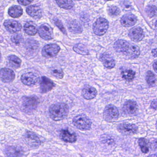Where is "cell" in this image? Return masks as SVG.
Returning a JSON list of instances; mask_svg holds the SVG:
<instances>
[{
	"label": "cell",
	"mask_w": 157,
	"mask_h": 157,
	"mask_svg": "<svg viewBox=\"0 0 157 157\" xmlns=\"http://www.w3.org/2000/svg\"><path fill=\"white\" fill-rule=\"evenodd\" d=\"M0 77L1 80L5 83L12 82L15 78L14 71L7 68H2L0 71Z\"/></svg>",
	"instance_id": "9a60e30c"
},
{
	"label": "cell",
	"mask_w": 157,
	"mask_h": 157,
	"mask_svg": "<svg viewBox=\"0 0 157 157\" xmlns=\"http://www.w3.org/2000/svg\"><path fill=\"white\" fill-rule=\"evenodd\" d=\"M121 75L124 79L127 81H131L135 78L136 72L131 69H125L121 71Z\"/></svg>",
	"instance_id": "83f0119b"
},
{
	"label": "cell",
	"mask_w": 157,
	"mask_h": 157,
	"mask_svg": "<svg viewBox=\"0 0 157 157\" xmlns=\"http://www.w3.org/2000/svg\"><path fill=\"white\" fill-rule=\"evenodd\" d=\"M113 47L117 53L128 59L137 58L140 55L138 47L126 40H117L114 44Z\"/></svg>",
	"instance_id": "6da1fadb"
},
{
	"label": "cell",
	"mask_w": 157,
	"mask_h": 157,
	"mask_svg": "<svg viewBox=\"0 0 157 157\" xmlns=\"http://www.w3.org/2000/svg\"><path fill=\"white\" fill-rule=\"evenodd\" d=\"M145 12L150 18L155 17L157 15V8L154 5H148L145 9Z\"/></svg>",
	"instance_id": "d6a6232c"
},
{
	"label": "cell",
	"mask_w": 157,
	"mask_h": 157,
	"mask_svg": "<svg viewBox=\"0 0 157 157\" xmlns=\"http://www.w3.org/2000/svg\"><path fill=\"white\" fill-rule=\"evenodd\" d=\"M38 33L40 37L44 40H50L54 38L53 28L48 24H44L40 25Z\"/></svg>",
	"instance_id": "9c48e42d"
},
{
	"label": "cell",
	"mask_w": 157,
	"mask_h": 157,
	"mask_svg": "<svg viewBox=\"0 0 157 157\" xmlns=\"http://www.w3.org/2000/svg\"><path fill=\"white\" fill-rule=\"evenodd\" d=\"M117 108L113 105H108L105 108L103 112L104 119L108 122H114L119 117Z\"/></svg>",
	"instance_id": "8992f818"
},
{
	"label": "cell",
	"mask_w": 157,
	"mask_h": 157,
	"mask_svg": "<svg viewBox=\"0 0 157 157\" xmlns=\"http://www.w3.org/2000/svg\"><path fill=\"white\" fill-rule=\"evenodd\" d=\"M69 112L68 105L64 103L55 104L49 107V115L55 121L63 120L67 116Z\"/></svg>",
	"instance_id": "7a4b0ae2"
},
{
	"label": "cell",
	"mask_w": 157,
	"mask_h": 157,
	"mask_svg": "<svg viewBox=\"0 0 157 157\" xmlns=\"http://www.w3.org/2000/svg\"><path fill=\"white\" fill-rule=\"evenodd\" d=\"M151 54L152 56L155 57H157V48H154L151 51Z\"/></svg>",
	"instance_id": "60d3db41"
},
{
	"label": "cell",
	"mask_w": 157,
	"mask_h": 157,
	"mask_svg": "<svg viewBox=\"0 0 157 157\" xmlns=\"http://www.w3.org/2000/svg\"><path fill=\"white\" fill-rule=\"evenodd\" d=\"M153 68L155 72L157 73V61H155V62H154V63H153Z\"/></svg>",
	"instance_id": "b9f144b4"
},
{
	"label": "cell",
	"mask_w": 157,
	"mask_h": 157,
	"mask_svg": "<svg viewBox=\"0 0 157 157\" xmlns=\"http://www.w3.org/2000/svg\"><path fill=\"white\" fill-rule=\"evenodd\" d=\"M138 127L134 124H121L117 126V129L121 134L126 136L135 135L138 131Z\"/></svg>",
	"instance_id": "30bf717a"
},
{
	"label": "cell",
	"mask_w": 157,
	"mask_h": 157,
	"mask_svg": "<svg viewBox=\"0 0 157 157\" xmlns=\"http://www.w3.org/2000/svg\"><path fill=\"white\" fill-rule=\"evenodd\" d=\"M151 106L153 109L157 110V100H155L151 102Z\"/></svg>",
	"instance_id": "ab89813d"
},
{
	"label": "cell",
	"mask_w": 157,
	"mask_h": 157,
	"mask_svg": "<svg viewBox=\"0 0 157 157\" xmlns=\"http://www.w3.org/2000/svg\"><path fill=\"white\" fill-rule=\"evenodd\" d=\"M11 40L13 44L19 45L22 43L24 39L22 35L21 34L15 33L12 36Z\"/></svg>",
	"instance_id": "d590c367"
},
{
	"label": "cell",
	"mask_w": 157,
	"mask_h": 157,
	"mask_svg": "<svg viewBox=\"0 0 157 157\" xmlns=\"http://www.w3.org/2000/svg\"><path fill=\"white\" fill-rule=\"evenodd\" d=\"M39 99L36 96H31L25 97L22 101L23 111L26 113H31L34 111L39 104Z\"/></svg>",
	"instance_id": "277c9868"
},
{
	"label": "cell",
	"mask_w": 157,
	"mask_h": 157,
	"mask_svg": "<svg viewBox=\"0 0 157 157\" xmlns=\"http://www.w3.org/2000/svg\"><path fill=\"white\" fill-rule=\"evenodd\" d=\"M101 60L106 68L111 69L114 67L116 63L114 59L109 54L104 53L101 56Z\"/></svg>",
	"instance_id": "44dd1931"
},
{
	"label": "cell",
	"mask_w": 157,
	"mask_h": 157,
	"mask_svg": "<svg viewBox=\"0 0 157 157\" xmlns=\"http://www.w3.org/2000/svg\"><path fill=\"white\" fill-rule=\"evenodd\" d=\"M155 26H156V28H157V21L155 23Z\"/></svg>",
	"instance_id": "ee69618b"
},
{
	"label": "cell",
	"mask_w": 157,
	"mask_h": 157,
	"mask_svg": "<svg viewBox=\"0 0 157 157\" xmlns=\"http://www.w3.org/2000/svg\"><path fill=\"white\" fill-rule=\"evenodd\" d=\"M151 146L153 149L157 150V140H153L151 143Z\"/></svg>",
	"instance_id": "f35d334b"
},
{
	"label": "cell",
	"mask_w": 157,
	"mask_h": 157,
	"mask_svg": "<svg viewBox=\"0 0 157 157\" xmlns=\"http://www.w3.org/2000/svg\"><path fill=\"white\" fill-rule=\"evenodd\" d=\"M60 48L56 44L46 45L42 49V56L46 58H50L56 56L59 53Z\"/></svg>",
	"instance_id": "52a82bcc"
},
{
	"label": "cell",
	"mask_w": 157,
	"mask_h": 157,
	"mask_svg": "<svg viewBox=\"0 0 157 157\" xmlns=\"http://www.w3.org/2000/svg\"><path fill=\"white\" fill-rule=\"evenodd\" d=\"M148 157H157V155H156V154H151Z\"/></svg>",
	"instance_id": "7bdbcfd3"
},
{
	"label": "cell",
	"mask_w": 157,
	"mask_h": 157,
	"mask_svg": "<svg viewBox=\"0 0 157 157\" xmlns=\"http://www.w3.org/2000/svg\"><path fill=\"white\" fill-rule=\"evenodd\" d=\"M8 65L14 69H17L21 67V60L17 56L11 55L7 58Z\"/></svg>",
	"instance_id": "d4e9b609"
},
{
	"label": "cell",
	"mask_w": 157,
	"mask_h": 157,
	"mask_svg": "<svg viewBox=\"0 0 157 157\" xmlns=\"http://www.w3.org/2000/svg\"><path fill=\"white\" fill-rule=\"evenodd\" d=\"M128 35L132 41L138 43L141 41L144 38V33L142 28L140 27H135L129 30Z\"/></svg>",
	"instance_id": "8fae6325"
},
{
	"label": "cell",
	"mask_w": 157,
	"mask_h": 157,
	"mask_svg": "<svg viewBox=\"0 0 157 157\" xmlns=\"http://www.w3.org/2000/svg\"><path fill=\"white\" fill-rule=\"evenodd\" d=\"M51 75L57 78L61 79L64 77V72L61 69L58 67L51 68L50 70Z\"/></svg>",
	"instance_id": "836d02e7"
},
{
	"label": "cell",
	"mask_w": 157,
	"mask_h": 157,
	"mask_svg": "<svg viewBox=\"0 0 157 157\" xmlns=\"http://www.w3.org/2000/svg\"><path fill=\"white\" fill-rule=\"evenodd\" d=\"M24 31L25 33L30 36H33L38 32L37 26L34 22L29 21L26 22L24 26Z\"/></svg>",
	"instance_id": "cb8c5ba5"
},
{
	"label": "cell",
	"mask_w": 157,
	"mask_h": 157,
	"mask_svg": "<svg viewBox=\"0 0 157 157\" xmlns=\"http://www.w3.org/2000/svg\"><path fill=\"white\" fill-rule=\"evenodd\" d=\"M146 81L150 87H154L156 84V79L155 75L151 71H148L146 74Z\"/></svg>",
	"instance_id": "f546056e"
},
{
	"label": "cell",
	"mask_w": 157,
	"mask_h": 157,
	"mask_svg": "<svg viewBox=\"0 0 157 157\" xmlns=\"http://www.w3.org/2000/svg\"><path fill=\"white\" fill-rule=\"evenodd\" d=\"M33 1H18V2L19 4L21 5H23V6H27V5H29L31 4L32 2H33Z\"/></svg>",
	"instance_id": "74e56055"
},
{
	"label": "cell",
	"mask_w": 157,
	"mask_h": 157,
	"mask_svg": "<svg viewBox=\"0 0 157 157\" xmlns=\"http://www.w3.org/2000/svg\"><path fill=\"white\" fill-rule=\"evenodd\" d=\"M57 5L60 8L65 10H69L72 9L74 6V3L72 1H56Z\"/></svg>",
	"instance_id": "4dcf8cb0"
},
{
	"label": "cell",
	"mask_w": 157,
	"mask_h": 157,
	"mask_svg": "<svg viewBox=\"0 0 157 157\" xmlns=\"http://www.w3.org/2000/svg\"><path fill=\"white\" fill-rule=\"evenodd\" d=\"M72 123L78 129L83 131L89 130L91 128L92 122L90 119L83 114L78 115L73 118Z\"/></svg>",
	"instance_id": "3957f363"
},
{
	"label": "cell",
	"mask_w": 157,
	"mask_h": 157,
	"mask_svg": "<svg viewBox=\"0 0 157 157\" xmlns=\"http://www.w3.org/2000/svg\"><path fill=\"white\" fill-rule=\"evenodd\" d=\"M82 97L86 100L94 99L97 94V91L94 87L89 85L85 86L82 91Z\"/></svg>",
	"instance_id": "ffe728a7"
},
{
	"label": "cell",
	"mask_w": 157,
	"mask_h": 157,
	"mask_svg": "<svg viewBox=\"0 0 157 157\" xmlns=\"http://www.w3.org/2000/svg\"><path fill=\"white\" fill-rule=\"evenodd\" d=\"M3 25L7 31L12 33L20 32L22 28L21 24L14 20H6L4 21Z\"/></svg>",
	"instance_id": "4fadbf2b"
},
{
	"label": "cell",
	"mask_w": 157,
	"mask_h": 157,
	"mask_svg": "<svg viewBox=\"0 0 157 157\" xmlns=\"http://www.w3.org/2000/svg\"><path fill=\"white\" fill-rule=\"evenodd\" d=\"M108 13L110 16L115 17L118 16L121 11L120 9L115 6H110L108 8Z\"/></svg>",
	"instance_id": "e575fe53"
},
{
	"label": "cell",
	"mask_w": 157,
	"mask_h": 157,
	"mask_svg": "<svg viewBox=\"0 0 157 157\" xmlns=\"http://www.w3.org/2000/svg\"><path fill=\"white\" fill-rule=\"evenodd\" d=\"M5 152L8 157H21L23 155L24 151L21 147L11 146L5 149Z\"/></svg>",
	"instance_id": "ac0fdd59"
},
{
	"label": "cell",
	"mask_w": 157,
	"mask_h": 157,
	"mask_svg": "<svg viewBox=\"0 0 157 157\" xmlns=\"http://www.w3.org/2000/svg\"><path fill=\"white\" fill-rule=\"evenodd\" d=\"M138 110V106L136 103L130 100L126 101L123 106V111L128 115H134L136 113Z\"/></svg>",
	"instance_id": "2e32d148"
},
{
	"label": "cell",
	"mask_w": 157,
	"mask_h": 157,
	"mask_svg": "<svg viewBox=\"0 0 157 157\" xmlns=\"http://www.w3.org/2000/svg\"><path fill=\"white\" fill-rule=\"evenodd\" d=\"M73 50L76 53L82 56H86L89 54L88 48L85 45L82 44H76L73 46Z\"/></svg>",
	"instance_id": "f1b7e54d"
},
{
	"label": "cell",
	"mask_w": 157,
	"mask_h": 157,
	"mask_svg": "<svg viewBox=\"0 0 157 157\" xmlns=\"http://www.w3.org/2000/svg\"><path fill=\"white\" fill-rule=\"evenodd\" d=\"M53 21H54V23H55V24L56 25L57 27L60 30V31H61V32H62L64 35H67V31H66V29H65L64 26H63V25L62 24L61 21L56 18H54Z\"/></svg>",
	"instance_id": "8d00e7d4"
},
{
	"label": "cell",
	"mask_w": 157,
	"mask_h": 157,
	"mask_svg": "<svg viewBox=\"0 0 157 157\" xmlns=\"http://www.w3.org/2000/svg\"><path fill=\"white\" fill-rule=\"evenodd\" d=\"M60 138L65 142L74 143L77 140V136L74 133H71L67 129H62L59 135Z\"/></svg>",
	"instance_id": "7402d4cb"
},
{
	"label": "cell",
	"mask_w": 157,
	"mask_h": 157,
	"mask_svg": "<svg viewBox=\"0 0 157 157\" xmlns=\"http://www.w3.org/2000/svg\"><path fill=\"white\" fill-rule=\"evenodd\" d=\"M8 13L12 18H17L21 17L22 15L23 11L21 7L15 5L10 8Z\"/></svg>",
	"instance_id": "484cf974"
},
{
	"label": "cell",
	"mask_w": 157,
	"mask_h": 157,
	"mask_svg": "<svg viewBox=\"0 0 157 157\" xmlns=\"http://www.w3.org/2000/svg\"><path fill=\"white\" fill-rule=\"evenodd\" d=\"M21 80L25 85L33 86L35 85L38 82L39 78L37 75L33 72H28L22 75Z\"/></svg>",
	"instance_id": "7c38bea8"
},
{
	"label": "cell",
	"mask_w": 157,
	"mask_h": 157,
	"mask_svg": "<svg viewBox=\"0 0 157 157\" xmlns=\"http://www.w3.org/2000/svg\"><path fill=\"white\" fill-rule=\"evenodd\" d=\"M26 13L28 15L35 19H39L43 16V11L40 6L32 5L26 9Z\"/></svg>",
	"instance_id": "d6986e66"
},
{
	"label": "cell",
	"mask_w": 157,
	"mask_h": 157,
	"mask_svg": "<svg viewBox=\"0 0 157 157\" xmlns=\"http://www.w3.org/2000/svg\"><path fill=\"white\" fill-rule=\"evenodd\" d=\"M24 137L26 144L32 148H36L41 144V141L39 138L32 131L25 132Z\"/></svg>",
	"instance_id": "ba28073f"
},
{
	"label": "cell",
	"mask_w": 157,
	"mask_h": 157,
	"mask_svg": "<svg viewBox=\"0 0 157 157\" xmlns=\"http://www.w3.org/2000/svg\"><path fill=\"white\" fill-rule=\"evenodd\" d=\"M56 84L51 80L46 77H42L40 80V88L41 92L46 93L53 90Z\"/></svg>",
	"instance_id": "5bb4252c"
},
{
	"label": "cell",
	"mask_w": 157,
	"mask_h": 157,
	"mask_svg": "<svg viewBox=\"0 0 157 157\" xmlns=\"http://www.w3.org/2000/svg\"><path fill=\"white\" fill-rule=\"evenodd\" d=\"M68 28L71 33L74 34L81 33L83 31L82 26L77 20H72L68 22Z\"/></svg>",
	"instance_id": "603a6c76"
},
{
	"label": "cell",
	"mask_w": 157,
	"mask_h": 157,
	"mask_svg": "<svg viewBox=\"0 0 157 157\" xmlns=\"http://www.w3.org/2000/svg\"><path fill=\"white\" fill-rule=\"evenodd\" d=\"M139 145L141 148V151L144 153H147L149 151V142L147 139L145 138L140 139L138 141Z\"/></svg>",
	"instance_id": "1f68e13d"
},
{
	"label": "cell",
	"mask_w": 157,
	"mask_h": 157,
	"mask_svg": "<svg viewBox=\"0 0 157 157\" xmlns=\"http://www.w3.org/2000/svg\"><path fill=\"white\" fill-rule=\"evenodd\" d=\"M137 17L132 13H127L122 16L120 22L123 26L126 27H131L136 23Z\"/></svg>",
	"instance_id": "e0dca14e"
},
{
	"label": "cell",
	"mask_w": 157,
	"mask_h": 157,
	"mask_svg": "<svg viewBox=\"0 0 157 157\" xmlns=\"http://www.w3.org/2000/svg\"><path fill=\"white\" fill-rule=\"evenodd\" d=\"M156 127H157V122H156Z\"/></svg>",
	"instance_id": "f6af8a7d"
},
{
	"label": "cell",
	"mask_w": 157,
	"mask_h": 157,
	"mask_svg": "<svg viewBox=\"0 0 157 157\" xmlns=\"http://www.w3.org/2000/svg\"><path fill=\"white\" fill-rule=\"evenodd\" d=\"M109 28V22L106 19L100 18L94 24L93 30L94 33L98 36L104 35Z\"/></svg>",
	"instance_id": "5b68a950"
},
{
	"label": "cell",
	"mask_w": 157,
	"mask_h": 157,
	"mask_svg": "<svg viewBox=\"0 0 157 157\" xmlns=\"http://www.w3.org/2000/svg\"><path fill=\"white\" fill-rule=\"evenodd\" d=\"M38 42L34 39H28L25 44V47L28 51H36L39 48Z\"/></svg>",
	"instance_id": "4316f807"
}]
</instances>
